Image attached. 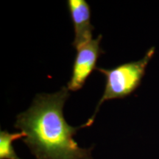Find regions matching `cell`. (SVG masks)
<instances>
[{
    "instance_id": "6da1fadb",
    "label": "cell",
    "mask_w": 159,
    "mask_h": 159,
    "mask_svg": "<svg viewBox=\"0 0 159 159\" xmlns=\"http://www.w3.org/2000/svg\"><path fill=\"white\" fill-rule=\"evenodd\" d=\"M69 91L63 86L54 94H39L30 108L16 116L14 126L26 134L22 140L36 159H94L92 148H80L74 139L77 130L63 116Z\"/></svg>"
},
{
    "instance_id": "7a4b0ae2",
    "label": "cell",
    "mask_w": 159,
    "mask_h": 159,
    "mask_svg": "<svg viewBox=\"0 0 159 159\" xmlns=\"http://www.w3.org/2000/svg\"><path fill=\"white\" fill-rule=\"evenodd\" d=\"M155 52V47H152L147 52L142 59L123 63L112 69L97 67L96 70L105 76L106 83L104 93L97 103L95 112L85 123L87 128L93 125L97 112L103 102L111 99L125 98L138 88L142 83L147 66L153 57Z\"/></svg>"
},
{
    "instance_id": "3957f363",
    "label": "cell",
    "mask_w": 159,
    "mask_h": 159,
    "mask_svg": "<svg viewBox=\"0 0 159 159\" xmlns=\"http://www.w3.org/2000/svg\"><path fill=\"white\" fill-rule=\"evenodd\" d=\"M102 37V35H99L96 39L91 40L76 49L71 77L66 86L69 91L80 90L91 73L97 69V61L101 55L104 54L100 47Z\"/></svg>"
},
{
    "instance_id": "277c9868",
    "label": "cell",
    "mask_w": 159,
    "mask_h": 159,
    "mask_svg": "<svg viewBox=\"0 0 159 159\" xmlns=\"http://www.w3.org/2000/svg\"><path fill=\"white\" fill-rule=\"evenodd\" d=\"M67 7L74 25L75 49L92 40L94 27L91 24V7L85 0H68Z\"/></svg>"
},
{
    "instance_id": "5b68a950",
    "label": "cell",
    "mask_w": 159,
    "mask_h": 159,
    "mask_svg": "<svg viewBox=\"0 0 159 159\" xmlns=\"http://www.w3.org/2000/svg\"><path fill=\"white\" fill-rule=\"evenodd\" d=\"M25 137L24 132L11 134L7 130L0 131V159H21L16 153L12 143Z\"/></svg>"
}]
</instances>
